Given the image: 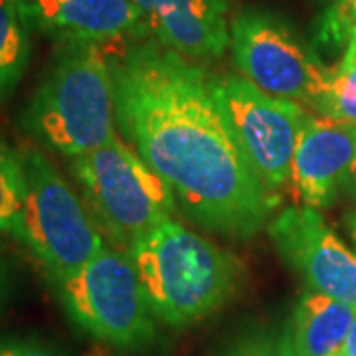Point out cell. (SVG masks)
<instances>
[{"mask_svg": "<svg viewBox=\"0 0 356 356\" xmlns=\"http://www.w3.org/2000/svg\"><path fill=\"white\" fill-rule=\"evenodd\" d=\"M26 133L70 161L119 135L109 60L99 44L64 42L20 115Z\"/></svg>", "mask_w": 356, "mask_h": 356, "instance_id": "7a4b0ae2", "label": "cell"}, {"mask_svg": "<svg viewBox=\"0 0 356 356\" xmlns=\"http://www.w3.org/2000/svg\"><path fill=\"white\" fill-rule=\"evenodd\" d=\"M18 4L26 24L60 44H103L143 32L133 0H18Z\"/></svg>", "mask_w": 356, "mask_h": 356, "instance_id": "7c38bea8", "label": "cell"}, {"mask_svg": "<svg viewBox=\"0 0 356 356\" xmlns=\"http://www.w3.org/2000/svg\"><path fill=\"white\" fill-rule=\"evenodd\" d=\"M356 172V123L311 117L291 163L293 191L309 208H325Z\"/></svg>", "mask_w": 356, "mask_h": 356, "instance_id": "30bf717a", "label": "cell"}, {"mask_svg": "<svg viewBox=\"0 0 356 356\" xmlns=\"http://www.w3.org/2000/svg\"><path fill=\"white\" fill-rule=\"evenodd\" d=\"M8 289H10L8 266H6L4 257H2V254H0V305L6 301V297H8Z\"/></svg>", "mask_w": 356, "mask_h": 356, "instance_id": "ffe728a7", "label": "cell"}, {"mask_svg": "<svg viewBox=\"0 0 356 356\" xmlns=\"http://www.w3.org/2000/svg\"><path fill=\"white\" fill-rule=\"evenodd\" d=\"M77 329L123 350L153 343L154 313L131 255L105 245L86 266L48 277Z\"/></svg>", "mask_w": 356, "mask_h": 356, "instance_id": "5b68a950", "label": "cell"}, {"mask_svg": "<svg viewBox=\"0 0 356 356\" xmlns=\"http://www.w3.org/2000/svg\"><path fill=\"white\" fill-rule=\"evenodd\" d=\"M234 65L269 95L317 105L331 86L334 67L297 34L291 22L261 6H243L229 20Z\"/></svg>", "mask_w": 356, "mask_h": 356, "instance_id": "52a82bcc", "label": "cell"}, {"mask_svg": "<svg viewBox=\"0 0 356 356\" xmlns=\"http://www.w3.org/2000/svg\"><path fill=\"white\" fill-rule=\"evenodd\" d=\"M72 175L93 220L121 252H131L177 212L170 186L119 135L72 159Z\"/></svg>", "mask_w": 356, "mask_h": 356, "instance_id": "277c9868", "label": "cell"}, {"mask_svg": "<svg viewBox=\"0 0 356 356\" xmlns=\"http://www.w3.org/2000/svg\"><path fill=\"white\" fill-rule=\"evenodd\" d=\"M26 178L20 151L0 137V234H14L22 202Z\"/></svg>", "mask_w": 356, "mask_h": 356, "instance_id": "9a60e30c", "label": "cell"}, {"mask_svg": "<svg viewBox=\"0 0 356 356\" xmlns=\"http://www.w3.org/2000/svg\"><path fill=\"white\" fill-rule=\"evenodd\" d=\"M154 317L191 327L210 317L238 291L242 261L216 243L168 220L129 252Z\"/></svg>", "mask_w": 356, "mask_h": 356, "instance_id": "3957f363", "label": "cell"}, {"mask_svg": "<svg viewBox=\"0 0 356 356\" xmlns=\"http://www.w3.org/2000/svg\"><path fill=\"white\" fill-rule=\"evenodd\" d=\"M356 28V0H337L334 6L327 13L323 26H321V38L327 44H346Z\"/></svg>", "mask_w": 356, "mask_h": 356, "instance_id": "ac0fdd59", "label": "cell"}, {"mask_svg": "<svg viewBox=\"0 0 356 356\" xmlns=\"http://www.w3.org/2000/svg\"><path fill=\"white\" fill-rule=\"evenodd\" d=\"M30 62V36L18 0H0V103L22 81Z\"/></svg>", "mask_w": 356, "mask_h": 356, "instance_id": "5bb4252c", "label": "cell"}, {"mask_svg": "<svg viewBox=\"0 0 356 356\" xmlns=\"http://www.w3.org/2000/svg\"><path fill=\"white\" fill-rule=\"evenodd\" d=\"M0 356H72L38 337H0Z\"/></svg>", "mask_w": 356, "mask_h": 356, "instance_id": "d6986e66", "label": "cell"}, {"mask_svg": "<svg viewBox=\"0 0 356 356\" xmlns=\"http://www.w3.org/2000/svg\"><path fill=\"white\" fill-rule=\"evenodd\" d=\"M222 356H297L289 329H257L229 344Z\"/></svg>", "mask_w": 356, "mask_h": 356, "instance_id": "e0dca14e", "label": "cell"}, {"mask_svg": "<svg viewBox=\"0 0 356 356\" xmlns=\"http://www.w3.org/2000/svg\"><path fill=\"white\" fill-rule=\"evenodd\" d=\"M20 156L26 191L13 236L46 267L48 277L67 275L107 243L88 204L81 202L50 159L36 147L20 149Z\"/></svg>", "mask_w": 356, "mask_h": 356, "instance_id": "8992f818", "label": "cell"}, {"mask_svg": "<svg viewBox=\"0 0 356 356\" xmlns=\"http://www.w3.org/2000/svg\"><path fill=\"white\" fill-rule=\"evenodd\" d=\"M267 234L283 261L311 291L356 309V254L332 232L315 208L289 206L267 224Z\"/></svg>", "mask_w": 356, "mask_h": 356, "instance_id": "9c48e42d", "label": "cell"}, {"mask_svg": "<svg viewBox=\"0 0 356 356\" xmlns=\"http://www.w3.org/2000/svg\"><path fill=\"white\" fill-rule=\"evenodd\" d=\"M212 89L245 161L277 196L291 178L297 140L313 115L301 103L269 95L236 74L212 76Z\"/></svg>", "mask_w": 356, "mask_h": 356, "instance_id": "ba28073f", "label": "cell"}, {"mask_svg": "<svg viewBox=\"0 0 356 356\" xmlns=\"http://www.w3.org/2000/svg\"><path fill=\"white\" fill-rule=\"evenodd\" d=\"M143 30L188 60H214L229 46L228 0H133Z\"/></svg>", "mask_w": 356, "mask_h": 356, "instance_id": "8fae6325", "label": "cell"}, {"mask_svg": "<svg viewBox=\"0 0 356 356\" xmlns=\"http://www.w3.org/2000/svg\"><path fill=\"white\" fill-rule=\"evenodd\" d=\"M356 309L317 291H305L289 323L297 356H341Z\"/></svg>", "mask_w": 356, "mask_h": 356, "instance_id": "4fadbf2b", "label": "cell"}, {"mask_svg": "<svg viewBox=\"0 0 356 356\" xmlns=\"http://www.w3.org/2000/svg\"><path fill=\"white\" fill-rule=\"evenodd\" d=\"M355 182H356V172H355Z\"/></svg>", "mask_w": 356, "mask_h": 356, "instance_id": "cb8c5ba5", "label": "cell"}, {"mask_svg": "<svg viewBox=\"0 0 356 356\" xmlns=\"http://www.w3.org/2000/svg\"><path fill=\"white\" fill-rule=\"evenodd\" d=\"M317 111L334 121L356 123V56L344 54L332 72L331 86L317 105Z\"/></svg>", "mask_w": 356, "mask_h": 356, "instance_id": "2e32d148", "label": "cell"}, {"mask_svg": "<svg viewBox=\"0 0 356 356\" xmlns=\"http://www.w3.org/2000/svg\"><path fill=\"white\" fill-rule=\"evenodd\" d=\"M107 60L117 131L170 186L180 210L208 232L254 238L280 196L245 161L212 76L156 40L129 42Z\"/></svg>", "mask_w": 356, "mask_h": 356, "instance_id": "6da1fadb", "label": "cell"}, {"mask_svg": "<svg viewBox=\"0 0 356 356\" xmlns=\"http://www.w3.org/2000/svg\"><path fill=\"white\" fill-rule=\"evenodd\" d=\"M341 356H356V317L355 321H353L350 331H348V337H346V341H344Z\"/></svg>", "mask_w": 356, "mask_h": 356, "instance_id": "44dd1931", "label": "cell"}, {"mask_svg": "<svg viewBox=\"0 0 356 356\" xmlns=\"http://www.w3.org/2000/svg\"><path fill=\"white\" fill-rule=\"evenodd\" d=\"M346 220H348V229H350V234H353V240L356 242V212L355 214H350Z\"/></svg>", "mask_w": 356, "mask_h": 356, "instance_id": "603a6c76", "label": "cell"}, {"mask_svg": "<svg viewBox=\"0 0 356 356\" xmlns=\"http://www.w3.org/2000/svg\"><path fill=\"white\" fill-rule=\"evenodd\" d=\"M344 54H350V56H356V28L355 32H353V36H350V42H348V46H346V50Z\"/></svg>", "mask_w": 356, "mask_h": 356, "instance_id": "7402d4cb", "label": "cell"}]
</instances>
